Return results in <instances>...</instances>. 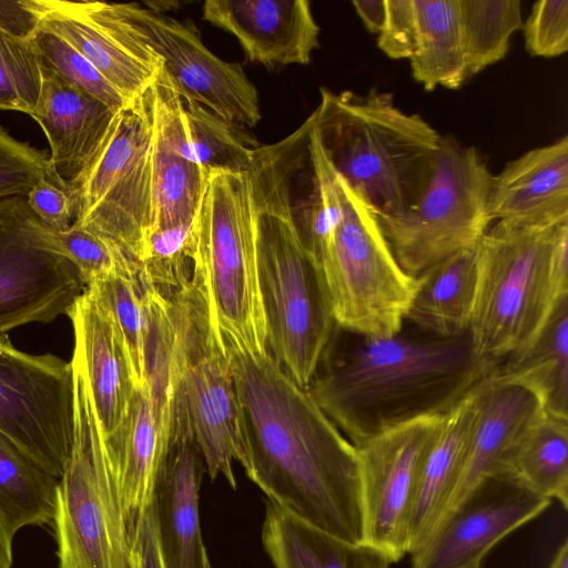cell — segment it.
Masks as SVG:
<instances>
[{
    "label": "cell",
    "instance_id": "cell-1",
    "mask_svg": "<svg viewBox=\"0 0 568 568\" xmlns=\"http://www.w3.org/2000/svg\"><path fill=\"white\" fill-rule=\"evenodd\" d=\"M221 335L241 408L248 478L296 518L363 542L356 447L267 351Z\"/></svg>",
    "mask_w": 568,
    "mask_h": 568
},
{
    "label": "cell",
    "instance_id": "cell-2",
    "mask_svg": "<svg viewBox=\"0 0 568 568\" xmlns=\"http://www.w3.org/2000/svg\"><path fill=\"white\" fill-rule=\"evenodd\" d=\"M339 328V327H338ZM334 333L307 392L357 446L426 416H445L500 363L474 353L469 333L454 338Z\"/></svg>",
    "mask_w": 568,
    "mask_h": 568
},
{
    "label": "cell",
    "instance_id": "cell-3",
    "mask_svg": "<svg viewBox=\"0 0 568 568\" xmlns=\"http://www.w3.org/2000/svg\"><path fill=\"white\" fill-rule=\"evenodd\" d=\"M300 136L298 128L261 145L247 174L267 352L307 389L336 325L318 266L292 216L291 175Z\"/></svg>",
    "mask_w": 568,
    "mask_h": 568
},
{
    "label": "cell",
    "instance_id": "cell-4",
    "mask_svg": "<svg viewBox=\"0 0 568 568\" xmlns=\"http://www.w3.org/2000/svg\"><path fill=\"white\" fill-rule=\"evenodd\" d=\"M320 91L313 128L337 176L377 220L404 214L425 186L442 134L390 93Z\"/></svg>",
    "mask_w": 568,
    "mask_h": 568
},
{
    "label": "cell",
    "instance_id": "cell-5",
    "mask_svg": "<svg viewBox=\"0 0 568 568\" xmlns=\"http://www.w3.org/2000/svg\"><path fill=\"white\" fill-rule=\"evenodd\" d=\"M476 262L471 346L479 357L501 363L529 346L568 297V221H497L477 244Z\"/></svg>",
    "mask_w": 568,
    "mask_h": 568
},
{
    "label": "cell",
    "instance_id": "cell-6",
    "mask_svg": "<svg viewBox=\"0 0 568 568\" xmlns=\"http://www.w3.org/2000/svg\"><path fill=\"white\" fill-rule=\"evenodd\" d=\"M192 276L219 329L267 351L248 174L211 171L193 221Z\"/></svg>",
    "mask_w": 568,
    "mask_h": 568
},
{
    "label": "cell",
    "instance_id": "cell-7",
    "mask_svg": "<svg viewBox=\"0 0 568 568\" xmlns=\"http://www.w3.org/2000/svg\"><path fill=\"white\" fill-rule=\"evenodd\" d=\"M338 181L342 216L313 255L335 325L361 336L395 335L404 327L419 278L402 270L377 217Z\"/></svg>",
    "mask_w": 568,
    "mask_h": 568
},
{
    "label": "cell",
    "instance_id": "cell-8",
    "mask_svg": "<svg viewBox=\"0 0 568 568\" xmlns=\"http://www.w3.org/2000/svg\"><path fill=\"white\" fill-rule=\"evenodd\" d=\"M493 178L475 148L442 135L418 200L404 214L378 220L405 273L419 277L446 257L477 246L493 222Z\"/></svg>",
    "mask_w": 568,
    "mask_h": 568
},
{
    "label": "cell",
    "instance_id": "cell-9",
    "mask_svg": "<svg viewBox=\"0 0 568 568\" xmlns=\"http://www.w3.org/2000/svg\"><path fill=\"white\" fill-rule=\"evenodd\" d=\"M74 443L53 517L59 568H131L130 546L87 378L72 358Z\"/></svg>",
    "mask_w": 568,
    "mask_h": 568
},
{
    "label": "cell",
    "instance_id": "cell-10",
    "mask_svg": "<svg viewBox=\"0 0 568 568\" xmlns=\"http://www.w3.org/2000/svg\"><path fill=\"white\" fill-rule=\"evenodd\" d=\"M150 90L119 111L95 153L67 182L73 224L116 243L139 266L150 225Z\"/></svg>",
    "mask_w": 568,
    "mask_h": 568
},
{
    "label": "cell",
    "instance_id": "cell-11",
    "mask_svg": "<svg viewBox=\"0 0 568 568\" xmlns=\"http://www.w3.org/2000/svg\"><path fill=\"white\" fill-rule=\"evenodd\" d=\"M179 292L184 335L182 415L211 479L223 476L235 489L233 464L237 462L245 469L247 454L230 362L197 282L191 278Z\"/></svg>",
    "mask_w": 568,
    "mask_h": 568
},
{
    "label": "cell",
    "instance_id": "cell-12",
    "mask_svg": "<svg viewBox=\"0 0 568 568\" xmlns=\"http://www.w3.org/2000/svg\"><path fill=\"white\" fill-rule=\"evenodd\" d=\"M84 288L55 232L26 196L0 199V334L69 315Z\"/></svg>",
    "mask_w": 568,
    "mask_h": 568
},
{
    "label": "cell",
    "instance_id": "cell-13",
    "mask_svg": "<svg viewBox=\"0 0 568 568\" xmlns=\"http://www.w3.org/2000/svg\"><path fill=\"white\" fill-rule=\"evenodd\" d=\"M0 432L60 478L74 443L71 362L22 352L0 334Z\"/></svg>",
    "mask_w": 568,
    "mask_h": 568
},
{
    "label": "cell",
    "instance_id": "cell-14",
    "mask_svg": "<svg viewBox=\"0 0 568 568\" xmlns=\"http://www.w3.org/2000/svg\"><path fill=\"white\" fill-rule=\"evenodd\" d=\"M551 501L510 473L488 476L439 517L408 554L410 567L483 568L495 546Z\"/></svg>",
    "mask_w": 568,
    "mask_h": 568
},
{
    "label": "cell",
    "instance_id": "cell-15",
    "mask_svg": "<svg viewBox=\"0 0 568 568\" xmlns=\"http://www.w3.org/2000/svg\"><path fill=\"white\" fill-rule=\"evenodd\" d=\"M444 416H426L357 446L361 470L363 542L394 562L408 552V524L418 475Z\"/></svg>",
    "mask_w": 568,
    "mask_h": 568
},
{
    "label": "cell",
    "instance_id": "cell-16",
    "mask_svg": "<svg viewBox=\"0 0 568 568\" xmlns=\"http://www.w3.org/2000/svg\"><path fill=\"white\" fill-rule=\"evenodd\" d=\"M38 31L65 41L128 101L144 95L158 80L162 58L123 3L36 0Z\"/></svg>",
    "mask_w": 568,
    "mask_h": 568
},
{
    "label": "cell",
    "instance_id": "cell-17",
    "mask_svg": "<svg viewBox=\"0 0 568 568\" xmlns=\"http://www.w3.org/2000/svg\"><path fill=\"white\" fill-rule=\"evenodd\" d=\"M123 7L162 58L163 70L180 95L245 128L257 124L262 118L258 94L240 63L212 53L190 21L138 3H123Z\"/></svg>",
    "mask_w": 568,
    "mask_h": 568
},
{
    "label": "cell",
    "instance_id": "cell-18",
    "mask_svg": "<svg viewBox=\"0 0 568 568\" xmlns=\"http://www.w3.org/2000/svg\"><path fill=\"white\" fill-rule=\"evenodd\" d=\"M202 18L234 36L246 60L268 69L308 64L320 47L306 0H206Z\"/></svg>",
    "mask_w": 568,
    "mask_h": 568
},
{
    "label": "cell",
    "instance_id": "cell-19",
    "mask_svg": "<svg viewBox=\"0 0 568 568\" xmlns=\"http://www.w3.org/2000/svg\"><path fill=\"white\" fill-rule=\"evenodd\" d=\"M153 129L187 161L209 173H246L261 146L245 126L180 95L165 72L150 89Z\"/></svg>",
    "mask_w": 568,
    "mask_h": 568
},
{
    "label": "cell",
    "instance_id": "cell-20",
    "mask_svg": "<svg viewBox=\"0 0 568 568\" xmlns=\"http://www.w3.org/2000/svg\"><path fill=\"white\" fill-rule=\"evenodd\" d=\"M68 316L74 333L73 358L87 378L102 435L109 436L122 423L135 387L123 338L92 284Z\"/></svg>",
    "mask_w": 568,
    "mask_h": 568
},
{
    "label": "cell",
    "instance_id": "cell-21",
    "mask_svg": "<svg viewBox=\"0 0 568 568\" xmlns=\"http://www.w3.org/2000/svg\"><path fill=\"white\" fill-rule=\"evenodd\" d=\"M474 396L475 414L466 459L446 510L480 480L503 473L515 445L545 412L536 394L497 371L475 387Z\"/></svg>",
    "mask_w": 568,
    "mask_h": 568
},
{
    "label": "cell",
    "instance_id": "cell-22",
    "mask_svg": "<svg viewBox=\"0 0 568 568\" xmlns=\"http://www.w3.org/2000/svg\"><path fill=\"white\" fill-rule=\"evenodd\" d=\"M204 460L189 425L178 428L162 466L153 507L163 568H205L200 525Z\"/></svg>",
    "mask_w": 568,
    "mask_h": 568
},
{
    "label": "cell",
    "instance_id": "cell-23",
    "mask_svg": "<svg viewBox=\"0 0 568 568\" xmlns=\"http://www.w3.org/2000/svg\"><path fill=\"white\" fill-rule=\"evenodd\" d=\"M103 444L130 546L139 521L153 504L169 450L160 437L145 384L134 387L122 423L103 436Z\"/></svg>",
    "mask_w": 568,
    "mask_h": 568
},
{
    "label": "cell",
    "instance_id": "cell-24",
    "mask_svg": "<svg viewBox=\"0 0 568 568\" xmlns=\"http://www.w3.org/2000/svg\"><path fill=\"white\" fill-rule=\"evenodd\" d=\"M491 220L520 225L568 221V138L529 150L494 175Z\"/></svg>",
    "mask_w": 568,
    "mask_h": 568
},
{
    "label": "cell",
    "instance_id": "cell-25",
    "mask_svg": "<svg viewBox=\"0 0 568 568\" xmlns=\"http://www.w3.org/2000/svg\"><path fill=\"white\" fill-rule=\"evenodd\" d=\"M41 69V92L30 116L48 139L52 169L69 181L95 153L116 113L51 69Z\"/></svg>",
    "mask_w": 568,
    "mask_h": 568
},
{
    "label": "cell",
    "instance_id": "cell-26",
    "mask_svg": "<svg viewBox=\"0 0 568 568\" xmlns=\"http://www.w3.org/2000/svg\"><path fill=\"white\" fill-rule=\"evenodd\" d=\"M145 314L144 384L160 437L169 449L181 417L184 367L183 308L179 291L164 292L139 276Z\"/></svg>",
    "mask_w": 568,
    "mask_h": 568
},
{
    "label": "cell",
    "instance_id": "cell-27",
    "mask_svg": "<svg viewBox=\"0 0 568 568\" xmlns=\"http://www.w3.org/2000/svg\"><path fill=\"white\" fill-rule=\"evenodd\" d=\"M474 389L444 416L440 432L424 459L410 509L407 554L439 519L457 487L474 420Z\"/></svg>",
    "mask_w": 568,
    "mask_h": 568
},
{
    "label": "cell",
    "instance_id": "cell-28",
    "mask_svg": "<svg viewBox=\"0 0 568 568\" xmlns=\"http://www.w3.org/2000/svg\"><path fill=\"white\" fill-rule=\"evenodd\" d=\"M262 540L274 568H390L394 564L383 550L334 537L271 501Z\"/></svg>",
    "mask_w": 568,
    "mask_h": 568
},
{
    "label": "cell",
    "instance_id": "cell-29",
    "mask_svg": "<svg viewBox=\"0 0 568 568\" xmlns=\"http://www.w3.org/2000/svg\"><path fill=\"white\" fill-rule=\"evenodd\" d=\"M418 278L405 322L435 338L468 333L477 282L476 247L446 257Z\"/></svg>",
    "mask_w": 568,
    "mask_h": 568
},
{
    "label": "cell",
    "instance_id": "cell-30",
    "mask_svg": "<svg viewBox=\"0 0 568 568\" xmlns=\"http://www.w3.org/2000/svg\"><path fill=\"white\" fill-rule=\"evenodd\" d=\"M416 24L409 57L414 79L426 91L458 89L468 79L459 0H414Z\"/></svg>",
    "mask_w": 568,
    "mask_h": 568
},
{
    "label": "cell",
    "instance_id": "cell-31",
    "mask_svg": "<svg viewBox=\"0 0 568 568\" xmlns=\"http://www.w3.org/2000/svg\"><path fill=\"white\" fill-rule=\"evenodd\" d=\"M497 373L536 394L545 413L568 419V297L558 303L535 341L504 359Z\"/></svg>",
    "mask_w": 568,
    "mask_h": 568
},
{
    "label": "cell",
    "instance_id": "cell-32",
    "mask_svg": "<svg viewBox=\"0 0 568 568\" xmlns=\"http://www.w3.org/2000/svg\"><path fill=\"white\" fill-rule=\"evenodd\" d=\"M150 169L148 235L159 230L192 225L210 173L178 154L154 129Z\"/></svg>",
    "mask_w": 568,
    "mask_h": 568
},
{
    "label": "cell",
    "instance_id": "cell-33",
    "mask_svg": "<svg viewBox=\"0 0 568 568\" xmlns=\"http://www.w3.org/2000/svg\"><path fill=\"white\" fill-rule=\"evenodd\" d=\"M58 481L0 432V514L12 536L22 527L53 520Z\"/></svg>",
    "mask_w": 568,
    "mask_h": 568
},
{
    "label": "cell",
    "instance_id": "cell-34",
    "mask_svg": "<svg viewBox=\"0 0 568 568\" xmlns=\"http://www.w3.org/2000/svg\"><path fill=\"white\" fill-rule=\"evenodd\" d=\"M504 471L567 509L568 419L544 412L515 445Z\"/></svg>",
    "mask_w": 568,
    "mask_h": 568
},
{
    "label": "cell",
    "instance_id": "cell-35",
    "mask_svg": "<svg viewBox=\"0 0 568 568\" xmlns=\"http://www.w3.org/2000/svg\"><path fill=\"white\" fill-rule=\"evenodd\" d=\"M459 16L468 79L503 60L523 27L519 0H459Z\"/></svg>",
    "mask_w": 568,
    "mask_h": 568
},
{
    "label": "cell",
    "instance_id": "cell-36",
    "mask_svg": "<svg viewBox=\"0 0 568 568\" xmlns=\"http://www.w3.org/2000/svg\"><path fill=\"white\" fill-rule=\"evenodd\" d=\"M42 85L36 34L20 36L0 27V110L31 115Z\"/></svg>",
    "mask_w": 568,
    "mask_h": 568
},
{
    "label": "cell",
    "instance_id": "cell-37",
    "mask_svg": "<svg viewBox=\"0 0 568 568\" xmlns=\"http://www.w3.org/2000/svg\"><path fill=\"white\" fill-rule=\"evenodd\" d=\"M108 306L123 338L134 386L144 384L145 314L138 274L114 275L91 283Z\"/></svg>",
    "mask_w": 568,
    "mask_h": 568
},
{
    "label": "cell",
    "instance_id": "cell-38",
    "mask_svg": "<svg viewBox=\"0 0 568 568\" xmlns=\"http://www.w3.org/2000/svg\"><path fill=\"white\" fill-rule=\"evenodd\" d=\"M55 234L85 286L114 275L139 273L136 263L116 243L100 233L72 224Z\"/></svg>",
    "mask_w": 568,
    "mask_h": 568
},
{
    "label": "cell",
    "instance_id": "cell-39",
    "mask_svg": "<svg viewBox=\"0 0 568 568\" xmlns=\"http://www.w3.org/2000/svg\"><path fill=\"white\" fill-rule=\"evenodd\" d=\"M41 64L63 80L106 104L115 113L129 103L77 50L57 36L37 31Z\"/></svg>",
    "mask_w": 568,
    "mask_h": 568
},
{
    "label": "cell",
    "instance_id": "cell-40",
    "mask_svg": "<svg viewBox=\"0 0 568 568\" xmlns=\"http://www.w3.org/2000/svg\"><path fill=\"white\" fill-rule=\"evenodd\" d=\"M54 172L48 152L17 140L0 124V199L26 196Z\"/></svg>",
    "mask_w": 568,
    "mask_h": 568
},
{
    "label": "cell",
    "instance_id": "cell-41",
    "mask_svg": "<svg viewBox=\"0 0 568 568\" xmlns=\"http://www.w3.org/2000/svg\"><path fill=\"white\" fill-rule=\"evenodd\" d=\"M525 45L532 57L555 58L568 50V0H539L523 22Z\"/></svg>",
    "mask_w": 568,
    "mask_h": 568
},
{
    "label": "cell",
    "instance_id": "cell-42",
    "mask_svg": "<svg viewBox=\"0 0 568 568\" xmlns=\"http://www.w3.org/2000/svg\"><path fill=\"white\" fill-rule=\"evenodd\" d=\"M26 201L32 213L54 232L64 231L74 222L73 196L57 172L32 186Z\"/></svg>",
    "mask_w": 568,
    "mask_h": 568
},
{
    "label": "cell",
    "instance_id": "cell-43",
    "mask_svg": "<svg viewBox=\"0 0 568 568\" xmlns=\"http://www.w3.org/2000/svg\"><path fill=\"white\" fill-rule=\"evenodd\" d=\"M414 0H386V19L378 48L392 59H409L415 32Z\"/></svg>",
    "mask_w": 568,
    "mask_h": 568
},
{
    "label": "cell",
    "instance_id": "cell-44",
    "mask_svg": "<svg viewBox=\"0 0 568 568\" xmlns=\"http://www.w3.org/2000/svg\"><path fill=\"white\" fill-rule=\"evenodd\" d=\"M131 568H163L153 504L139 521L130 544Z\"/></svg>",
    "mask_w": 568,
    "mask_h": 568
},
{
    "label": "cell",
    "instance_id": "cell-45",
    "mask_svg": "<svg viewBox=\"0 0 568 568\" xmlns=\"http://www.w3.org/2000/svg\"><path fill=\"white\" fill-rule=\"evenodd\" d=\"M352 3L365 28L378 34L386 19V0H355Z\"/></svg>",
    "mask_w": 568,
    "mask_h": 568
},
{
    "label": "cell",
    "instance_id": "cell-46",
    "mask_svg": "<svg viewBox=\"0 0 568 568\" xmlns=\"http://www.w3.org/2000/svg\"><path fill=\"white\" fill-rule=\"evenodd\" d=\"M12 539L13 536L0 514V568L12 566Z\"/></svg>",
    "mask_w": 568,
    "mask_h": 568
},
{
    "label": "cell",
    "instance_id": "cell-47",
    "mask_svg": "<svg viewBox=\"0 0 568 568\" xmlns=\"http://www.w3.org/2000/svg\"><path fill=\"white\" fill-rule=\"evenodd\" d=\"M548 568H568V540L565 539L556 550Z\"/></svg>",
    "mask_w": 568,
    "mask_h": 568
},
{
    "label": "cell",
    "instance_id": "cell-48",
    "mask_svg": "<svg viewBox=\"0 0 568 568\" xmlns=\"http://www.w3.org/2000/svg\"><path fill=\"white\" fill-rule=\"evenodd\" d=\"M205 568H212V566H211V562H210L209 558H207V560H206V562H205Z\"/></svg>",
    "mask_w": 568,
    "mask_h": 568
}]
</instances>
